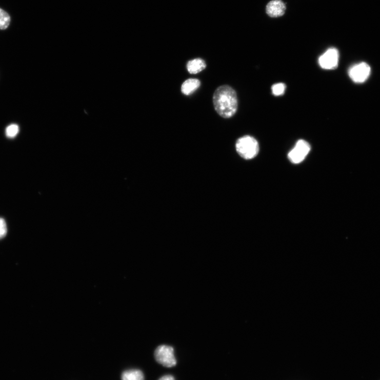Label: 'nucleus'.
Segmentation results:
<instances>
[{
  "label": "nucleus",
  "mask_w": 380,
  "mask_h": 380,
  "mask_svg": "<svg viewBox=\"0 0 380 380\" xmlns=\"http://www.w3.org/2000/svg\"><path fill=\"white\" fill-rule=\"evenodd\" d=\"M213 103L215 111L225 118L232 117L238 109L236 92L228 85L221 86L215 90Z\"/></svg>",
  "instance_id": "nucleus-1"
},
{
  "label": "nucleus",
  "mask_w": 380,
  "mask_h": 380,
  "mask_svg": "<svg viewBox=\"0 0 380 380\" xmlns=\"http://www.w3.org/2000/svg\"><path fill=\"white\" fill-rule=\"evenodd\" d=\"M236 148L238 154L246 159H250L256 157L259 150L257 141L250 136H245L238 139Z\"/></svg>",
  "instance_id": "nucleus-2"
},
{
  "label": "nucleus",
  "mask_w": 380,
  "mask_h": 380,
  "mask_svg": "<svg viewBox=\"0 0 380 380\" xmlns=\"http://www.w3.org/2000/svg\"><path fill=\"white\" fill-rule=\"evenodd\" d=\"M311 150V146L308 142L305 140H299L295 147L288 153V157L294 164H300Z\"/></svg>",
  "instance_id": "nucleus-3"
},
{
  "label": "nucleus",
  "mask_w": 380,
  "mask_h": 380,
  "mask_svg": "<svg viewBox=\"0 0 380 380\" xmlns=\"http://www.w3.org/2000/svg\"><path fill=\"white\" fill-rule=\"evenodd\" d=\"M350 78L355 83L365 82L371 74V67L366 63H361L351 67L348 72Z\"/></svg>",
  "instance_id": "nucleus-4"
},
{
  "label": "nucleus",
  "mask_w": 380,
  "mask_h": 380,
  "mask_svg": "<svg viewBox=\"0 0 380 380\" xmlns=\"http://www.w3.org/2000/svg\"><path fill=\"white\" fill-rule=\"evenodd\" d=\"M155 357L158 363L167 367H172L176 363L174 350L169 346L158 347L155 350Z\"/></svg>",
  "instance_id": "nucleus-5"
},
{
  "label": "nucleus",
  "mask_w": 380,
  "mask_h": 380,
  "mask_svg": "<svg viewBox=\"0 0 380 380\" xmlns=\"http://www.w3.org/2000/svg\"><path fill=\"white\" fill-rule=\"evenodd\" d=\"M339 52L337 49L331 48L326 51L318 59L321 67L325 70H333L338 66Z\"/></svg>",
  "instance_id": "nucleus-6"
},
{
  "label": "nucleus",
  "mask_w": 380,
  "mask_h": 380,
  "mask_svg": "<svg viewBox=\"0 0 380 380\" xmlns=\"http://www.w3.org/2000/svg\"><path fill=\"white\" fill-rule=\"evenodd\" d=\"M286 6L282 0H272L266 6V12L271 17H278L283 16L286 12Z\"/></svg>",
  "instance_id": "nucleus-7"
},
{
  "label": "nucleus",
  "mask_w": 380,
  "mask_h": 380,
  "mask_svg": "<svg viewBox=\"0 0 380 380\" xmlns=\"http://www.w3.org/2000/svg\"><path fill=\"white\" fill-rule=\"evenodd\" d=\"M200 81L197 79H189L186 81L182 86V92L185 95H190L200 87Z\"/></svg>",
  "instance_id": "nucleus-8"
},
{
  "label": "nucleus",
  "mask_w": 380,
  "mask_h": 380,
  "mask_svg": "<svg viewBox=\"0 0 380 380\" xmlns=\"http://www.w3.org/2000/svg\"><path fill=\"white\" fill-rule=\"evenodd\" d=\"M205 62L201 58H196L189 61L187 65L188 71L191 74H196L204 70L206 67Z\"/></svg>",
  "instance_id": "nucleus-9"
},
{
  "label": "nucleus",
  "mask_w": 380,
  "mask_h": 380,
  "mask_svg": "<svg viewBox=\"0 0 380 380\" xmlns=\"http://www.w3.org/2000/svg\"><path fill=\"white\" fill-rule=\"evenodd\" d=\"M122 380H144V375L138 370H127L122 375Z\"/></svg>",
  "instance_id": "nucleus-10"
},
{
  "label": "nucleus",
  "mask_w": 380,
  "mask_h": 380,
  "mask_svg": "<svg viewBox=\"0 0 380 380\" xmlns=\"http://www.w3.org/2000/svg\"><path fill=\"white\" fill-rule=\"evenodd\" d=\"M11 17L4 10L0 8V29L5 30L10 26Z\"/></svg>",
  "instance_id": "nucleus-11"
},
{
  "label": "nucleus",
  "mask_w": 380,
  "mask_h": 380,
  "mask_svg": "<svg viewBox=\"0 0 380 380\" xmlns=\"http://www.w3.org/2000/svg\"><path fill=\"white\" fill-rule=\"evenodd\" d=\"M19 132V127L15 124L9 125L6 129V135L9 138H14Z\"/></svg>",
  "instance_id": "nucleus-12"
},
{
  "label": "nucleus",
  "mask_w": 380,
  "mask_h": 380,
  "mask_svg": "<svg viewBox=\"0 0 380 380\" xmlns=\"http://www.w3.org/2000/svg\"><path fill=\"white\" fill-rule=\"evenodd\" d=\"M286 85L283 83H278L274 84L271 87V90L274 95L279 96L283 95L286 90Z\"/></svg>",
  "instance_id": "nucleus-13"
},
{
  "label": "nucleus",
  "mask_w": 380,
  "mask_h": 380,
  "mask_svg": "<svg viewBox=\"0 0 380 380\" xmlns=\"http://www.w3.org/2000/svg\"><path fill=\"white\" fill-rule=\"evenodd\" d=\"M7 233V226L5 221L0 218V239L4 238Z\"/></svg>",
  "instance_id": "nucleus-14"
},
{
  "label": "nucleus",
  "mask_w": 380,
  "mask_h": 380,
  "mask_svg": "<svg viewBox=\"0 0 380 380\" xmlns=\"http://www.w3.org/2000/svg\"><path fill=\"white\" fill-rule=\"evenodd\" d=\"M159 380H175L172 375H166L162 377Z\"/></svg>",
  "instance_id": "nucleus-15"
}]
</instances>
